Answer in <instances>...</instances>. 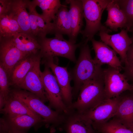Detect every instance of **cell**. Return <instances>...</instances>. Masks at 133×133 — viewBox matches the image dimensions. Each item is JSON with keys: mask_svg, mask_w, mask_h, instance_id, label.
Here are the masks:
<instances>
[{"mask_svg": "<svg viewBox=\"0 0 133 133\" xmlns=\"http://www.w3.org/2000/svg\"><path fill=\"white\" fill-rule=\"evenodd\" d=\"M78 58L72 70L69 72L74 82L73 97L78 93L83 84L101 72L103 69L92 59L88 42L82 41Z\"/></svg>", "mask_w": 133, "mask_h": 133, "instance_id": "6da1fadb", "label": "cell"}, {"mask_svg": "<svg viewBox=\"0 0 133 133\" xmlns=\"http://www.w3.org/2000/svg\"><path fill=\"white\" fill-rule=\"evenodd\" d=\"M103 70L83 84L70 110L83 114L105 99Z\"/></svg>", "mask_w": 133, "mask_h": 133, "instance_id": "7a4b0ae2", "label": "cell"}, {"mask_svg": "<svg viewBox=\"0 0 133 133\" xmlns=\"http://www.w3.org/2000/svg\"><path fill=\"white\" fill-rule=\"evenodd\" d=\"M11 93L23 101L32 111L40 116L46 126L51 125L54 131L59 129L65 117L64 114L52 110L38 96L27 91L18 89L11 91Z\"/></svg>", "mask_w": 133, "mask_h": 133, "instance_id": "3957f363", "label": "cell"}, {"mask_svg": "<svg viewBox=\"0 0 133 133\" xmlns=\"http://www.w3.org/2000/svg\"><path fill=\"white\" fill-rule=\"evenodd\" d=\"M110 0H81L83 17L85 22L84 29L81 33L83 41L88 42L104 27L101 20L102 14Z\"/></svg>", "mask_w": 133, "mask_h": 133, "instance_id": "277c9868", "label": "cell"}, {"mask_svg": "<svg viewBox=\"0 0 133 133\" xmlns=\"http://www.w3.org/2000/svg\"><path fill=\"white\" fill-rule=\"evenodd\" d=\"M54 37H46L38 41L40 49L39 53L41 58L61 57L76 63L75 56L76 49L81 46L82 42L73 43L65 39L63 35H56Z\"/></svg>", "mask_w": 133, "mask_h": 133, "instance_id": "5b68a950", "label": "cell"}, {"mask_svg": "<svg viewBox=\"0 0 133 133\" xmlns=\"http://www.w3.org/2000/svg\"><path fill=\"white\" fill-rule=\"evenodd\" d=\"M41 78L50 107L62 114H67L70 110L64 103L61 89L55 76L50 68L45 65Z\"/></svg>", "mask_w": 133, "mask_h": 133, "instance_id": "8992f818", "label": "cell"}, {"mask_svg": "<svg viewBox=\"0 0 133 133\" xmlns=\"http://www.w3.org/2000/svg\"><path fill=\"white\" fill-rule=\"evenodd\" d=\"M120 71L109 66L103 69L105 99L118 97L126 91H133V85L129 83L125 75Z\"/></svg>", "mask_w": 133, "mask_h": 133, "instance_id": "52a82bcc", "label": "cell"}, {"mask_svg": "<svg viewBox=\"0 0 133 133\" xmlns=\"http://www.w3.org/2000/svg\"><path fill=\"white\" fill-rule=\"evenodd\" d=\"M111 30L104 27L99 32V35L102 42L111 47L119 55L121 63H128L127 54L132 41L128 34V31L122 29L118 33L112 35L108 34Z\"/></svg>", "mask_w": 133, "mask_h": 133, "instance_id": "ba28073f", "label": "cell"}, {"mask_svg": "<svg viewBox=\"0 0 133 133\" xmlns=\"http://www.w3.org/2000/svg\"><path fill=\"white\" fill-rule=\"evenodd\" d=\"M52 58L43 59V62L51 70L60 87L63 101L69 109L72 105V87L70 85L71 79L66 67H62L56 64Z\"/></svg>", "mask_w": 133, "mask_h": 133, "instance_id": "9c48e42d", "label": "cell"}, {"mask_svg": "<svg viewBox=\"0 0 133 133\" xmlns=\"http://www.w3.org/2000/svg\"><path fill=\"white\" fill-rule=\"evenodd\" d=\"M120 100V96L111 99H105L83 114L91 121L92 125L104 123L113 117Z\"/></svg>", "mask_w": 133, "mask_h": 133, "instance_id": "30bf717a", "label": "cell"}, {"mask_svg": "<svg viewBox=\"0 0 133 133\" xmlns=\"http://www.w3.org/2000/svg\"><path fill=\"white\" fill-rule=\"evenodd\" d=\"M29 55L22 52L16 47L13 37H0V64L6 71L9 79L15 65Z\"/></svg>", "mask_w": 133, "mask_h": 133, "instance_id": "8fae6325", "label": "cell"}, {"mask_svg": "<svg viewBox=\"0 0 133 133\" xmlns=\"http://www.w3.org/2000/svg\"><path fill=\"white\" fill-rule=\"evenodd\" d=\"M40 56L17 88L28 91L35 95L44 102L48 101L44 88L41 78ZM18 88V89H19Z\"/></svg>", "mask_w": 133, "mask_h": 133, "instance_id": "7c38bea8", "label": "cell"}, {"mask_svg": "<svg viewBox=\"0 0 133 133\" xmlns=\"http://www.w3.org/2000/svg\"><path fill=\"white\" fill-rule=\"evenodd\" d=\"M59 129L66 133H96L89 120L82 113L70 110L65 114V118Z\"/></svg>", "mask_w": 133, "mask_h": 133, "instance_id": "4fadbf2b", "label": "cell"}, {"mask_svg": "<svg viewBox=\"0 0 133 133\" xmlns=\"http://www.w3.org/2000/svg\"><path fill=\"white\" fill-rule=\"evenodd\" d=\"M91 41L92 49L95 53L93 59L97 64L101 66L107 64L120 71L123 69L120 60L113 49L102 41H97L93 38Z\"/></svg>", "mask_w": 133, "mask_h": 133, "instance_id": "5bb4252c", "label": "cell"}, {"mask_svg": "<svg viewBox=\"0 0 133 133\" xmlns=\"http://www.w3.org/2000/svg\"><path fill=\"white\" fill-rule=\"evenodd\" d=\"M35 7L31 5L27 0V9L29 11L30 34L38 41L46 37L49 34L54 33L52 22H49L41 14L36 11Z\"/></svg>", "mask_w": 133, "mask_h": 133, "instance_id": "9a60e30c", "label": "cell"}, {"mask_svg": "<svg viewBox=\"0 0 133 133\" xmlns=\"http://www.w3.org/2000/svg\"><path fill=\"white\" fill-rule=\"evenodd\" d=\"M66 4L69 5V13L70 17L71 32L69 41L76 43L77 37L82 31L83 25V4L81 0H66Z\"/></svg>", "mask_w": 133, "mask_h": 133, "instance_id": "2e32d148", "label": "cell"}, {"mask_svg": "<svg viewBox=\"0 0 133 133\" xmlns=\"http://www.w3.org/2000/svg\"><path fill=\"white\" fill-rule=\"evenodd\" d=\"M120 96L117 108L112 118L133 131V94L130 95L121 94Z\"/></svg>", "mask_w": 133, "mask_h": 133, "instance_id": "e0dca14e", "label": "cell"}, {"mask_svg": "<svg viewBox=\"0 0 133 133\" xmlns=\"http://www.w3.org/2000/svg\"><path fill=\"white\" fill-rule=\"evenodd\" d=\"M40 56L39 53L30 54L18 62L13 69L9 77L10 85L17 87Z\"/></svg>", "mask_w": 133, "mask_h": 133, "instance_id": "ac0fdd59", "label": "cell"}, {"mask_svg": "<svg viewBox=\"0 0 133 133\" xmlns=\"http://www.w3.org/2000/svg\"><path fill=\"white\" fill-rule=\"evenodd\" d=\"M107 17L105 24L111 31H117L119 28H126L127 21L126 15L121 9L118 0H111L108 4L106 8Z\"/></svg>", "mask_w": 133, "mask_h": 133, "instance_id": "d6986e66", "label": "cell"}, {"mask_svg": "<svg viewBox=\"0 0 133 133\" xmlns=\"http://www.w3.org/2000/svg\"><path fill=\"white\" fill-rule=\"evenodd\" d=\"M0 111L1 113L6 116L26 115L44 120L40 116L30 109L23 101L10 93L4 106Z\"/></svg>", "mask_w": 133, "mask_h": 133, "instance_id": "ffe728a7", "label": "cell"}, {"mask_svg": "<svg viewBox=\"0 0 133 133\" xmlns=\"http://www.w3.org/2000/svg\"><path fill=\"white\" fill-rule=\"evenodd\" d=\"M27 0H12L10 12L14 16L21 32L30 34V24Z\"/></svg>", "mask_w": 133, "mask_h": 133, "instance_id": "44dd1931", "label": "cell"}, {"mask_svg": "<svg viewBox=\"0 0 133 133\" xmlns=\"http://www.w3.org/2000/svg\"><path fill=\"white\" fill-rule=\"evenodd\" d=\"M16 47L28 54L39 53L40 46L38 40L30 34L20 32L13 37Z\"/></svg>", "mask_w": 133, "mask_h": 133, "instance_id": "7402d4cb", "label": "cell"}, {"mask_svg": "<svg viewBox=\"0 0 133 133\" xmlns=\"http://www.w3.org/2000/svg\"><path fill=\"white\" fill-rule=\"evenodd\" d=\"M67 6L63 4L56 14L52 22L55 35H67L69 38L71 32V22Z\"/></svg>", "mask_w": 133, "mask_h": 133, "instance_id": "603a6c76", "label": "cell"}, {"mask_svg": "<svg viewBox=\"0 0 133 133\" xmlns=\"http://www.w3.org/2000/svg\"><path fill=\"white\" fill-rule=\"evenodd\" d=\"M6 116L7 118L4 119L9 126L26 132L31 127L41 122L44 123L43 120L36 119L28 115Z\"/></svg>", "mask_w": 133, "mask_h": 133, "instance_id": "cb8c5ba5", "label": "cell"}, {"mask_svg": "<svg viewBox=\"0 0 133 133\" xmlns=\"http://www.w3.org/2000/svg\"><path fill=\"white\" fill-rule=\"evenodd\" d=\"M20 32L19 26L11 13L0 15V37H12Z\"/></svg>", "mask_w": 133, "mask_h": 133, "instance_id": "d4e9b609", "label": "cell"}, {"mask_svg": "<svg viewBox=\"0 0 133 133\" xmlns=\"http://www.w3.org/2000/svg\"><path fill=\"white\" fill-rule=\"evenodd\" d=\"M92 126L96 132L99 133H133V131L113 118L104 123Z\"/></svg>", "mask_w": 133, "mask_h": 133, "instance_id": "484cf974", "label": "cell"}, {"mask_svg": "<svg viewBox=\"0 0 133 133\" xmlns=\"http://www.w3.org/2000/svg\"><path fill=\"white\" fill-rule=\"evenodd\" d=\"M62 5L59 0H41L38 6L42 10L41 15L44 18L51 22Z\"/></svg>", "mask_w": 133, "mask_h": 133, "instance_id": "4316f807", "label": "cell"}, {"mask_svg": "<svg viewBox=\"0 0 133 133\" xmlns=\"http://www.w3.org/2000/svg\"><path fill=\"white\" fill-rule=\"evenodd\" d=\"M11 85L7 72L0 64V109L4 106L11 91Z\"/></svg>", "mask_w": 133, "mask_h": 133, "instance_id": "83f0119b", "label": "cell"}, {"mask_svg": "<svg viewBox=\"0 0 133 133\" xmlns=\"http://www.w3.org/2000/svg\"><path fill=\"white\" fill-rule=\"evenodd\" d=\"M118 1L127 19V25L126 29L129 31L133 26V0H119Z\"/></svg>", "mask_w": 133, "mask_h": 133, "instance_id": "f1b7e54d", "label": "cell"}, {"mask_svg": "<svg viewBox=\"0 0 133 133\" xmlns=\"http://www.w3.org/2000/svg\"><path fill=\"white\" fill-rule=\"evenodd\" d=\"M0 133H27V132L9 126L5 119L1 118L0 121Z\"/></svg>", "mask_w": 133, "mask_h": 133, "instance_id": "f546056e", "label": "cell"}, {"mask_svg": "<svg viewBox=\"0 0 133 133\" xmlns=\"http://www.w3.org/2000/svg\"><path fill=\"white\" fill-rule=\"evenodd\" d=\"M124 72L123 74L126 78L133 82V61L128 62L123 68Z\"/></svg>", "mask_w": 133, "mask_h": 133, "instance_id": "4dcf8cb0", "label": "cell"}, {"mask_svg": "<svg viewBox=\"0 0 133 133\" xmlns=\"http://www.w3.org/2000/svg\"><path fill=\"white\" fill-rule=\"evenodd\" d=\"M12 0H0V15L10 12Z\"/></svg>", "mask_w": 133, "mask_h": 133, "instance_id": "1f68e13d", "label": "cell"}, {"mask_svg": "<svg viewBox=\"0 0 133 133\" xmlns=\"http://www.w3.org/2000/svg\"><path fill=\"white\" fill-rule=\"evenodd\" d=\"M127 55L128 62L133 61V42L127 52Z\"/></svg>", "mask_w": 133, "mask_h": 133, "instance_id": "d6a6232c", "label": "cell"}, {"mask_svg": "<svg viewBox=\"0 0 133 133\" xmlns=\"http://www.w3.org/2000/svg\"><path fill=\"white\" fill-rule=\"evenodd\" d=\"M131 38L132 40V42H133V36L132 37V38Z\"/></svg>", "mask_w": 133, "mask_h": 133, "instance_id": "836d02e7", "label": "cell"}, {"mask_svg": "<svg viewBox=\"0 0 133 133\" xmlns=\"http://www.w3.org/2000/svg\"><path fill=\"white\" fill-rule=\"evenodd\" d=\"M96 133H97V132H96Z\"/></svg>", "mask_w": 133, "mask_h": 133, "instance_id": "e575fe53", "label": "cell"}, {"mask_svg": "<svg viewBox=\"0 0 133 133\" xmlns=\"http://www.w3.org/2000/svg\"></svg>", "mask_w": 133, "mask_h": 133, "instance_id": "d590c367", "label": "cell"}, {"mask_svg": "<svg viewBox=\"0 0 133 133\" xmlns=\"http://www.w3.org/2000/svg\"></svg>", "mask_w": 133, "mask_h": 133, "instance_id": "8d00e7d4", "label": "cell"}]
</instances>
